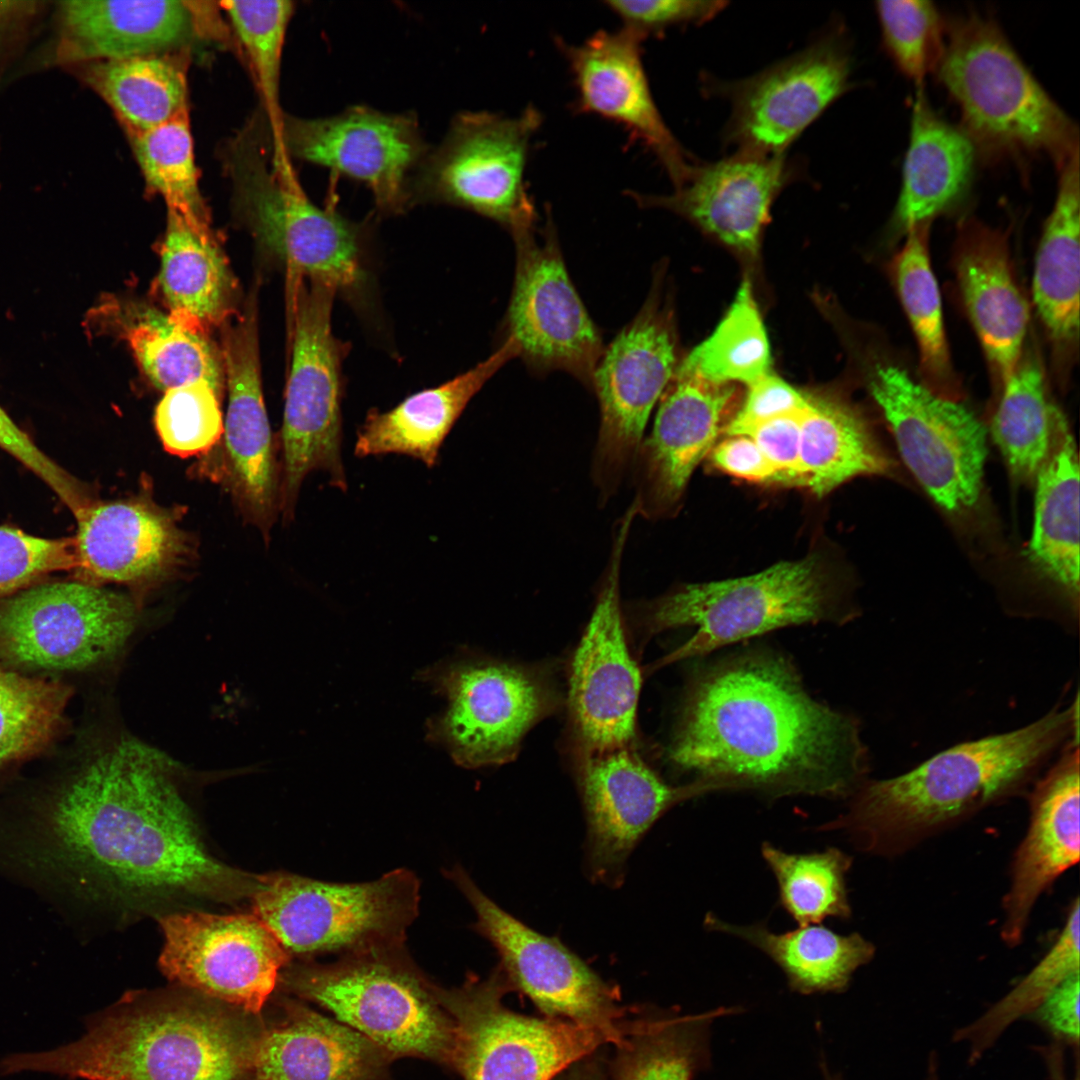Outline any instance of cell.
Returning a JSON list of instances; mask_svg holds the SVG:
<instances>
[{
  "label": "cell",
  "mask_w": 1080,
  "mask_h": 1080,
  "mask_svg": "<svg viewBox=\"0 0 1080 1080\" xmlns=\"http://www.w3.org/2000/svg\"><path fill=\"white\" fill-rule=\"evenodd\" d=\"M138 618L135 600L96 585L29 587L0 602V661L36 670L86 669L118 654Z\"/></svg>",
  "instance_id": "obj_14"
},
{
  "label": "cell",
  "mask_w": 1080,
  "mask_h": 1080,
  "mask_svg": "<svg viewBox=\"0 0 1080 1080\" xmlns=\"http://www.w3.org/2000/svg\"><path fill=\"white\" fill-rule=\"evenodd\" d=\"M61 71L98 95L130 134L152 129L187 110L185 73L160 54L83 62Z\"/></svg>",
  "instance_id": "obj_41"
},
{
  "label": "cell",
  "mask_w": 1080,
  "mask_h": 1080,
  "mask_svg": "<svg viewBox=\"0 0 1080 1080\" xmlns=\"http://www.w3.org/2000/svg\"><path fill=\"white\" fill-rule=\"evenodd\" d=\"M335 295L332 289L306 280L288 292L292 350L281 428L279 490V509L286 521L293 517L301 484L309 473L320 470L334 488L343 492L348 488L341 455L346 345L332 329Z\"/></svg>",
  "instance_id": "obj_10"
},
{
  "label": "cell",
  "mask_w": 1080,
  "mask_h": 1080,
  "mask_svg": "<svg viewBox=\"0 0 1080 1080\" xmlns=\"http://www.w3.org/2000/svg\"><path fill=\"white\" fill-rule=\"evenodd\" d=\"M929 224L920 223L905 233L904 245L892 259L890 273L917 342L922 383L941 396L958 400L959 383L929 257Z\"/></svg>",
  "instance_id": "obj_42"
},
{
  "label": "cell",
  "mask_w": 1080,
  "mask_h": 1080,
  "mask_svg": "<svg viewBox=\"0 0 1080 1080\" xmlns=\"http://www.w3.org/2000/svg\"><path fill=\"white\" fill-rule=\"evenodd\" d=\"M278 984L329 1011L392 1058L453 1066V1018L439 986L424 976L405 944L344 954L330 963L291 961Z\"/></svg>",
  "instance_id": "obj_6"
},
{
  "label": "cell",
  "mask_w": 1080,
  "mask_h": 1080,
  "mask_svg": "<svg viewBox=\"0 0 1080 1080\" xmlns=\"http://www.w3.org/2000/svg\"><path fill=\"white\" fill-rule=\"evenodd\" d=\"M677 369L718 383L746 385L771 372V353L751 283L742 281L712 334Z\"/></svg>",
  "instance_id": "obj_46"
},
{
  "label": "cell",
  "mask_w": 1080,
  "mask_h": 1080,
  "mask_svg": "<svg viewBox=\"0 0 1080 1080\" xmlns=\"http://www.w3.org/2000/svg\"><path fill=\"white\" fill-rule=\"evenodd\" d=\"M961 297L999 388L1021 357L1029 321L1008 240L975 220L961 226L954 257Z\"/></svg>",
  "instance_id": "obj_30"
},
{
  "label": "cell",
  "mask_w": 1080,
  "mask_h": 1080,
  "mask_svg": "<svg viewBox=\"0 0 1080 1080\" xmlns=\"http://www.w3.org/2000/svg\"><path fill=\"white\" fill-rule=\"evenodd\" d=\"M1079 152L1060 170L1053 209L1038 246L1033 301L1052 346L1055 362L1066 370L1079 343L1080 196Z\"/></svg>",
  "instance_id": "obj_35"
},
{
  "label": "cell",
  "mask_w": 1080,
  "mask_h": 1080,
  "mask_svg": "<svg viewBox=\"0 0 1080 1080\" xmlns=\"http://www.w3.org/2000/svg\"><path fill=\"white\" fill-rule=\"evenodd\" d=\"M519 346L507 337L487 359L436 387L416 392L385 412L371 409L357 432V457L395 453L433 468L440 448L470 400L508 361Z\"/></svg>",
  "instance_id": "obj_33"
},
{
  "label": "cell",
  "mask_w": 1080,
  "mask_h": 1080,
  "mask_svg": "<svg viewBox=\"0 0 1080 1080\" xmlns=\"http://www.w3.org/2000/svg\"><path fill=\"white\" fill-rule=\"evenodd\" d=\"M250 132L230 146L227 168L239 213L286 268L287 290L306 280L351 300L369 280L361 227L306 195L283 150Z\"/></svg>",
  "instance_id": "obj_7"
},
{
  "label": "cell",
  "mask_w": 1080,
  "mask_h": 1080,
  "mask_svg": "<svg viewBox=\"0 0 1080 1080\" xmlns=\"http://www.w3.org/2000/svg\"><path fill=\"white\" fill-rule=\"evenodd\" d=\"M420 882L405 868L363 883L288 872L260 875L252 912L300 960L405 944L418 915Z\"/></svg>",
  "instance_id": "obj_9"
},
{
  "label": "cell",
  "mask_w": 1080,
  "mask_h": 1080,
  "mask_svg": "<svg viewBox=\"0 0 1080 1080\" xmlns=\"http://www.w3.org/2000/svg\"><path fill=\"white\" fill-rule=\"evenodd\" d=\"M53 0L0 1V88L46 30Z\"/></svg>",
  "instance_id": "obj_55"
},
{
  "label": "cell",
  "mask_w": 1080,
  "mask_h": 1080,
  "mask_svg": "<svg viewBox=\"0 0 1080 1080\" xmlns=\"http://www.w3.org/2000/svg\"><path fill=\"white\" fill-rule=\"evenodd\" d=\"M159 283L169 315L191 329L206 332L232 314L234 281L211 231L170 209Z\"/></svg>",
  "instance_id": "obj_39"
},
{
  "label": "cell",
  "mask_w": 1080,
  "mask_h": 1080,
  "mask_svg": "<svg viewBox=\"0 0 1080 1080\" xmlns=\"http://www.w3.org/2000/svg\"><path fill=\"white\" fill-rule=\"evenodd\" d=\"M263 1029L253 1080H383L393 1059L362 1034L297 1001Z\"/></svg>",
  "instance_id": "obj_32"
},
{
  "label": "cell",
  "mask_w": 1080,
  "mask_h": 1080,
  "mask_svg": "<svg viewBox=\"0 0 1080 1080\" xmlns=\"http://www.w3.org/2000/svg\"><path fill=\"white\" fill-rule=\"evenodd\" d=\"M869 389L901 458L927 494L946 512L972 509L987 457V429L980 420L898 365H877Z\"/></svg>",
  "instance_id": "obj_13"
},
{
  "label": "cell",
  "mask_w": 1080,
  "mask_h": 1080,
  "mask_svg": "<svg viewBox=\"0 0 1080 1080\" xmlns=\"http://www.w3.org/2000/svg\"><path fill=\"white\" fill-rule=\"evenodd\" d=\"M508 984L497 969L485 980L471 975L459 987H439L455 1024L453 1068L463 1080H552L602 1044L618 1046L632 1030L516 1013L502 1001Z\"/></svg>",
  "instance_id": "obj_12"
},
{
  "label": "cell",
  "mask_w": 1080,
  "mask_h": 1080,
  "mask_svg": "<svg viewBox=\"0 0 1080 1080\" xmlns=\"http://www.w3.org/2000/svg\"><path fill=\"white\" fill-rule=\"evenodd\" d=\"M850 56L830 33L766 70L723 87L732 111L725 137L738 151L784 150L849 85Z\"/></svg>",
  "instance_id": "obj_21"
},
{
  "label": "cell",
  "mask_w": 1080,
  "mask_h": 1080,
  "mask_svg": "<svg viewBox=\"0 0 1080 1080\" xmlns=\"http://www.w3.org/2000/svg\"><path fill=\"white\" fill-rule=\"evenodd\" d=\"M975 150L965 132L943 120L919 91L912 105L893 229L906 233L957 203L971 184Z\"/></svg>",
  "instance_id": "obj_37"
},
{
  "label": "cell",
  "mask_w": 1080,
  "mask_h": 1080,
  "mask_svg": "<svg viewBox=\"0 0 1080 1080\" xmlns=\"http://www.w3.org/2000/svg\"><path fill=\"white\" fill-rule=\"evenodd\" d=\"M760 850L777 882L779 902L798 926L851 917L846 875L852 858L844 851L829 847L789 853L770 842H763Z\"/></svg>",
  "instance_id": "obj_45"
},
{
  "label": "cell",
  "mask_w": 1080,
  "mask_h": 1080,
  "mask_svg": "<svg viewBox=\"0 0 1080 1080\" xmlns=\"http://www.w3.org/2000/svg\"><path fill=\"white\" fill-rule=\"evenodd\" d=\"M250 1014L201 997L137 1001L92 1017L78 1040L9 1054L0 1075L32 1071L83 1080H242L262 1034Z\"/></svg>",
  "instance_id": "obj_4"
},
{
  "label": "cell",
  "mask_w": 1080,
  "mask_h": 1080,
  "mask_svg": "<svg viewBox=\"0 0 1080 1080\" xmlns=\"http://www.w3.org/2000/svg\"><path fill=\"white\" fill-rule=\"evenodd\" d=\"M154 422L164 448L183 458L207 452L224 432L218 393L204 381L165 391Z\"/></svg>",
  "instance_id": "obj_52"
},
{
  "label": "cell",
  "mask_w": 1080,
  "mask_h": 1080,
  "mask_svg": "<svg viewBox=\"0 0 1080 1080\" xmlns=\"http://www.w3.org/2000/svg\"><path fill=\"white\" fill-rule=\"evenodd\" d=\"M1027 554L1035 569L1079 606V459L1063 413L1052 410L1050 446L1035 478Z\"/></svg>",
  "instance_id": "obj_34"
},
{
  "label": "cell",
  "mask_w": 1080,
  "mask_h": 1080,
  "mask_svg": "<svg viewBox=\"0 0 1080 1080\" xmlns=\"http://www.w3.org/2000/svg\"><path fill=\"white\" fill-rule=\"evenodd\" d=\"M422 679L448 701L430 721L428 736L467 768L512 759L528 730L555 705L540 676L508 663L447 661L422 672Z\"/></svg>",
  "instance_id": "obj_16"
},
{
  "label": "cell",
  "mask_w": 1080,
  "mask_h": 1080,
  "mask_svg": "<svg viewBox=\"0 0 1080 1080\" xmlns=\"http://www.w3.org/2000/svg\"><path fill=\"white\" fill-rule=\"evenodd\" d=\"M946 32L936 71L975 149L989 157L1044 154L1060 171L1079 152L1078 129L998 24L969 13L950 21Z\"/></svg>",
  "instance_id": "obj_5"
},
{
  "label": "cell",
  "mask_w": 1080,
  "mask_h": 1080,
  "mask_svg": "<svg viewBox=\"0 0 1080 1080\" xmlns=\"http://www.w3.org/2000/svg\"><path fill=\"white\" fill-rule=\"evenodd\" d=\"M270 134L290 159L365 184L377 208L387 214L402 213L413 205L411 182L430 150L415 114L362 105L320 118L283 112Z\"/></svg>",
  "instance_id": "obj_18"
},
{
  "label": "cell",
  "mask_w": 1080,
  "mask_h": 1080,
  "mask_svg": "<svg viewBox=\"0 0 1080 1080\" xmlns=\"http://www.w3.org/2000/svg\"><path fill=\"white\" fill-rule=\"evenodd\" d=\"M933 1080H936V1079H933Z\"/></svg>",
  "instance_id": "obj_63"
},
{
  "label": "cell",
  "mask_w": 1080,
  "mask_h": 1080,
  "mask_svg": "<svg viewBox=\"0 0 1080 1080\" xmlns=\"http://www.w3.org/2000/svg\"><path fill=\"white\" fill-rule=\"evenodd\" d=\"M642 40L622 28L599 30L576 45L557 42L569 64L577 111L624 127L656 156L676 188L695 164L658 110L642 61Z\"/></svg>",
  "instance_id": "obj_26"
},
{
  "label": "cell",
  "mask_w": 1080,
  "mask_h": 1080,
  "mask_svg": "<svg viewBox=\"0 0 1080 1080\" xmlns=\"http://www.w3.org/2000/svg\"><path fill=\"white\" fill-rule=\"evenodd\" d=\"M1079 752L1069 745L1030 795V821L1003 898L1001 937L1018 945L1039 897L1080 857Z\"/></svg>",
  "instance_id": "obj_29"
},
{
  "label": "cell",
  "mask_w": 1080,
  "mask_h": 1080,
  "mask_svg": "<svg viewBox=\"0 0 1080 1080\" xmlns=\"http://www.w3.org/2000/svg\"><path fill=\"white\" fill-rule=\"evenodd\" d=\"M0 448L41 478L76 518L91 504L81 484L44 454L1 406Z\"/></svg>",
  "instance_id": "obj_56"
},
{
  "label": "cell",
  "mask_w": 1080,
  "mask_h": 1080,
  "mask_svg": "<svg viewBox=\"0 0 1080 1080\" xmlns=\"http://www.w3.org/2000/svg\"><path fill=\"white\" fill-rule=\"evenodd\" d=\"M516 268L504 328L535 373H569L591 387L602 336L577 293L550 222L513 238Z\"/></svg>",
  "instance_id": "obj_19"
},
{
  "label": "cell",
  "mask_w": 1080,
  "mask_h": 1080,
  "mask_svg": "<svg viewBox=\"0 0 1080 1080\" xmlns=\"http://www.w3.org/2000/svg\"><path fill=\"white\" fill-rule=\"evenodd\" d=\"M159 923V966L169 980L253 1016L293 960L254 913L177 911Z\"/></svg>",
  "instance_id": "obj_17"
},
{
  "label": "cell",
  "mask_w": 1080,
  "mask_h": 1080,
  "mask_svg": "<svg viewBox=\"0 0 1080 1080\" xmlns=\"http://www.w3.org/2000/svg\"><path fill=\"white\" fill-rule=\"evenodd\" d=\"M670 760L721 791L850 797L867 756L857 722L813 699L782 656L755 652L702 673L685 698Z\"/></svg>",
  "instance_id": "obj_2"
},
{
  "label": "cell",
  "mask_w": 1080,
  "mask_h": 1080,
  "mask_svg": "<svg viewBox=\"0 0 1080 1080\" xmlns=\"http://www.w3.org/2000/svg\"><path fill=\"white\" fill-rule=\"evenodd\" d=\"M625 516L591 618L570 670L569 706L583 751L632 745L641 688L622 620L620 560L632 522Z\"/></svg>",
  "instance_id": "obj_22"
},
{
  "label": "cell",
  "mask_w": 1080,
  "mask_h": 1080,
  "mask_svg": "<svg viewBox=\"0 0 1080 1080\" xmlns=\"http://www.w3.org/2000/svg\"><path fill=\"white\" fill-rule=\"evenodd\" d=\"M70 689L0 661V769L39 752L63 721Z\"/></svg>",
  "instance_id": "obj_49"
},
{
  "label": "cell",
  "mask_w": 1080,
  "mask_h": 1080,
  "mask_svg": "<svg viewBox=\"0 0 1080 1080\" xmlns=\"http://www.w3.org/2000/svg\"><path fill=\"white\" fill-rule=\"evenodd\" d=\"M678 364L673 312L655 286L604 349L593 373L591 388L600 408L593 476L602 496L617 489L636 460L650 414Z\"/></svg>",
  "instance_id": "obj_15"
},
{
  "label": "cell",
  "mask_w": 1080,
  "mask_h": 1080,
  "mask_svg": "<svg viewBox=\"0 0 1080 1080\" xmlns=\"http://www.w3.org/2000/svg\"><path fill=\"white\" fill-rule=\"evenodd\" d=\"M578 784L587 820L590 870L601 881L616 879L635 845L667 810L721 791L704 780L681 786L666 783L632 745L583 752Z\"/></svg>",
  "instance_id": "obj_23"
},
{
  "label": "cell",
  "mask_w": 1080,
  "mask_h": 1080,
  "mask_svg": "<svg viewBox=\"0 0 1080 1080\" xmlns=\"http://www.w3.org/2000/svg\"><path fill=\"white\" fill-rule=\"evenodd\" d=\"M542 122L527 106L516 116L461 112L430 149L411 182L412 203L448 204L491 219L516 237L536 229L525 172L532 138Z\"/></svg>",
  "instance_id": "obj_11"
},
{
  "label": "cell",
  "mask_w": 1080,
  "mask_h": 1080,
  "mask_svg": "<svg viewBox=\"0 0 1080 1080\" xmlns=\"http://www.w3.org/2000/svg\"><path fill=\"white\" fill-rule=\"evenodd\" d=\"M1080 972L1057 986L1034 1012L1058 1038L1079 1043Z\"/></svg>",
  "instance_id": "obj_60"
},
{
  "label": "cell",
  "mask_w": 1080,
  "mask_h": 1080,
  "mask_svg": "<svg viewBox=\"0 0 1080 1080\" xmlns=\"http://www.w3.org/2000/svg\"><path fill=\"white\" fill-rule=\"evenodd\" d=\"M1053 406L1039 361L1031 355L1021 357L1000 387L990 427L1010 473L1018 481L1033 482L1047 456Z\"/></svg>",
  "instance_id": "obj_44"
},
{
  "label": "cell",
  "mask_w": 1080,
  "mask_h": 1080,
  "mask_svg": "<svg viewBox=\"0 0 1080 1080\" xmlns=\"http://www.w3.org/2000/svg\"><path fill=\"white\" fill-rule=\"evenodd\" d=\"M849 618L842 593L816 556L777 563L749 576L688 584L650 609L652 632H695L662 662L705 655L771 631Z\"/></svg>",
  "instance_id": "obj_8"
},
{
  "label": "cell",
  "mask_w": 1080,
  "mask_h": 1080,
  "mask_svg": "<svg viewBox=\"0 0 1080 1080\" xmlns=\"http://www.w3.org/2000/svg\"><path fill=\"white\" fill-rule=\"evenodd\" d=\"M704 927L741 939L764 953L783 971L790 989L804 995L844 992L856 970L869 963L876 951L857 932L842 935L819 924L777 933L763 923L734 924L709 912Z\"/></svg>",
  "instance_id": "obj_38"
},
{
  "label": "cell",
  "mask_w": 1080,
  "mask_h": 1080,
  "mask_svg": "<svg viewBox=\"0 0 1080 1080\" xmlns=\"http://www.w3.org/2000/svg\"><path fill=\"white\" fill-rule=\"evenodd\" d=\"M1079 940L1080 904L1077 897L1049 952L1001 1000L975 1022L955 1033L954 1040L969 1043L970 1062L977 1061L1014 1021L1034 1013L1057 986L1080 972Z\"/></svg>",
  "instance_id": "obj_47"
},
{
  "label": "cell",
  "mask_w": 1080,
  "mask_h": 1080,
  "mask_svg": "<svg viewBox=\"0 0 1080 1080\" xmlns=\"http://www.w3.org/2000/svg\"><path fill=\"white\" fill-rule=\"evenodd\" d=\"M809 394L803 393L779 376L769 372L747 386L738 411L724 430L737 435L746 428L785 414L803 412Z\"/></svg>",
  "instance_id": "obj_58"
},
{
  "label": "cell",
  "mask_w": 1080,
  "mask_h": 1080,
  "mask_svg": "<svg viewBox=\"0 0 1080 1080\" xmlns=\"http://www.w3.org/2000/svg\"><path fill=\"white\" fill-rule=\"evenodd\" d=\"M823 1072H824V1075H825V1080H842L839 1076L830 1075L828 1073V1071L826 1069H824V1068H823Z\"/></svg>",
  "instance_id": "obj_62"
},
{
  "label": "cell",
  "mask_w": 1080,
  "mask_h": 1080,
  "mask_svg": "<svg viewBox=\"0 0 1080 1080\" xmlns=\"http://www.w3.org/2000/svg\"><path fill=\"white\" fill-rule=\"evenodd\" d=\"M1078 741V698L1017 730L946 749L913 770L865 781L818 831H840L860 851L892 856L1020 791L1060 745Z\"/></svg>",
  "instance_id": "obj_3"
},
{
  "label": "cell",
  "mask_w": 1080,
  "mask_h": 1080,
  "mask_svg": "<svg viewBox=\"0 0 1080 1080\" xmlns=\"http://www.w3.org/2000/svg\"><path fill=\"white\" fill-rule=\"evenodd\" d=\"M75 566L74 538L46 539L0 527V602L44 575Z\"/></svg>",
  "instance_id": "obj_53"
},
{
  "label": "cell",
  "mask_w": 1080,
  "mask_h": 1080,
  "mask_svg": "<svg viewBox=\"0 0 1080 1080\" xmlns=\"http://www.w3.org/2000/svg\"><path fill=\"white\" fill-rule=\"evenodd\" d=\"M884 44L897 67L920 84L937 70L944 51V25L930 1L876 2Z\"/></svg>",
  "instance_id": "obj_51"
},
{
  "label": "cell",
  "mask_w": 1080,
  "mask_h": 1080,
  "mask_svg": "<svg viewBox=\"0 0 1080 1080\" xmlns=\"http://www.w3.org/2000/svg\"><path fill=\"white\" fill-rule=\"evenodd\" d=\"M257 331L254 303L223 329L228 386L224 440L232 491L248 517L267 534L279 509L280 481L262 394Z\"/></svg>",
  "instance_id": "obj_28"
},
{
  "label": "cell",
  "mask_w": 1080,
  "mask_h": 1080,
  "mask_svg": "<svg viewBox=\"0 0 1080 1080\" xmlns=\"http://www.w3.org/2000/svg\"><path fill=\"white\" fill-rule=\"evenodd\" d=\"M743 395L740 385L676 369L636 457V513L652 518L672 511L693 471L738 411Z\"/></svg>",
  "instance_id": "obj_25"
},
{
  "label": "cell",
  "mask_w": 1080,
  "mask_h": 1080,
  "mask_svg": "<svg viewBox=\"0 0 1080 1080\" xmlns=\"http://www.w3.org/2000/svg\"><path fill=\"white\" fill-rule=\"evenodd\" d=\"M801 487L824 496L857 476L887 474L892 462L857 408L809 394L801 416Z\"/></svg>",
  "instance_id": "obj_40"
},
{
  "label": "cell",
  "mask_w": 1080,
  "mask_h": 1080,
  "mask_svg": "<svg viewBox=\"0 0 1080 1080\" xmlns=\"http://www.w3.org/2000/svg\"><path fill=\"white\" fill-rule=\"evenodd\" d=\"M1044 1056L1049 1069L1051 1080H1068L1065 1073L1063 1054L1060 1047L1050 1046L1049 1048L1045 1049ZM1073 1080H1080L1078 1056L1076 1058V1071Z\"/></svg>",
  "instance_id": "obj_61"
},
{
  "label": "cell",
  "mask_w": 1080,
  "mask_h": 1080,
  "mask_svg": "<svg viewBox=\"0 0 1080 1080\" xmlns=\"http://www.w3.org/2000/svg\"><path fill=\"white\" fill-rule=\"evenodd\" d=\"M176 763L121 737L92 755L29 824L23 854L124 914L250 899L260 875L206 845Z\"/></svg>",
  "instance_id": "obj_1"
},
{
  "label": "cell",
  "mask_w": 1080,
  "mask_h": 1080,
  "mask_svg": "<svg viewBox=\"0 0 1080 1080\" xmlns=\"http://www.w3.org/2000/svg\"><path fill=\"white\" fill-rule=\"evenodd\" d=\"M718 470L739 479L776 483V472L756 443L746 435H726L710 451Z\"/></svg>",
  "instance_id": "obj_59"
},
{
  "label": "cell",
  "mask_w": 1080,
  "mask_h": 1080,
  "mask_svg": "<svg viewBox=\"0 0 1080 1080\" xmlns=\"http://www.w3.org/2000/svg\"><path fill=\"white\" fill-rule=\"evenodd\" d=\"M86 327L125 340L160 390L204 381L220 392V361L205 332L191 329L169 314L110 296L88 312Z\"/></svg>",
  "instance_id": "obj_36"
},
{
  "label": "cell",
  "mask_w": 1080,
  "mask_h": 1080,
  "mask_svg": "<svg viewBox=\"0 0 1080 1080\" xmlns=\"http://www.w3.org/2000/svg\"><path fill=\"white\" fill-rule=\"evenodd\" d=\"M77 521L75 569L84 583L146 584L165 575L184 551L171 518L145 503L91 504Z\"/></svg>",
  "instance_id": "obj_31"
},
{
  "label": "cell",
  "mask_w": 1080,
  "mask_h": 1080,
  "mask_svg": "<svg viewBox=\"0 0 1080 1080\" xmlns=\"http://www.w3.org/2000/svg\"><path fill=\"white\" fill-rule=\"evenodd\" d=\"M607 7L623 22V28L644 39L649 34L682 24H700L712 19L727 5L725 1L704 0H607Z\"/></svg>",
  "instance_id": "obj_54"
},
{
  "label": "cell",
  "mask_w": 1080,
  "mask_h": 1080,
  "mask_svg": "<svg viewBox=\"0 0 1080 1080\" xmlns=\"http://www.w3.org/2000/svg\"><path fill=\"white\" fill-rule=\"evenodd\" d=\"M195 24L187 1L53 0L48 34L18 72L160 54L188 39Z\"/></svg>",
  "instance_id": "obj_24"
},
{
  "label": "cell",
  "mask_w": 1080,
  "mask_h": 1080,
  "mask_svg": "<svg viewBox=\"0 0 1080 1080\" xmlns=\"http://www.w3.org/2000/svg\"><path fill=\"white\" fill-rule=\"evenodd\" d=\"M736 1011L720 1007L640 1021L617 1046L616 1080H693L710 1063L711 1023Z\"/></svg>",
  "instance_id": "obj_43"
},
{
  "label": "cell",
  "mask_w": 1080,
  "mask_h": 1080,
  "mask_svg": "<svg viewBox=\"0 0 1080 1080\" xmlns=\"http://www.w3.org/2000/svg\"><path fill=\"white\" fill-rule=\"evenodd\" d=\"M475 911V929L496 949L510 984L550 1018L620 1030L616 992L557 938L527 926L490 899L460 866L446 872Z\"/></svg>",
  "instance_id": "obj_20"
},
{
  "label": "cell",
  "mask_w": 1080,
  "mask_h": 1080,
  "mask_svg": "<svg viewBox=\"0 0 1080 1080\" xmlns=\"http://www.w3.org/2000/svg\"><path fill=\"white\" fill-rule=\"evenodd\" d=\"M802 412L756 423L737 435L750 437L776 472V483L801 487L800 434Z\"/></svg>",
  "instance_id": "obj_57"
},
{
  "label": "cell",
  "mask_w": 1080,
  "mask_h": 1080,
  "mask_svg": "<svg viewBox=\"0 0 1080 1080\" xmlns=\"http://www.w3.org/2000/svg\"><path fill=\"white\" fill-rule=\"evenodd\" d=\"M794 177L784 154L737 153L694 165L667 195L631 196L642 207L670 210L745 257L758 255L773 201Z\"/></svg>",
  "instance_id": "obj_27"
},
{
  "label": "cell",
  "mask_w": 1080,
  "mask_h": 1080,
  "mask_svg": "<svg viewBox=\"0 0 1080 1080\" xmlns=\"http://www.w3.org/2000/svg\"><path fill=\"white\" fill-rule=\"evenodd\" d=\"M147 187L162 196L167 208L193 226L210 230L195 165L187 110L152 129L130 134Z\"/></svg>",
  "instance_id": "obj_48"
},
{
  "label": "cell",
  "mask_w": 1080,
  "mask_h": 1080,
  "mask_svg": "<svg viewBox=\"0 0 1080 1080\" xmlns=\"http://www.w3.org/2000/svg\"><path fill=\"white\" fill-rule=\"evenodd\" d=\"M221 5L247 54L268 124L274 128L283 114L280 107L282 52L295 3L254 0L223 1Z\"/></svg>",
  "instance_id": "obj_50"
}]
</instances>
